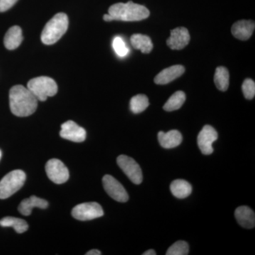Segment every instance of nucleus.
I'll use <instances>...</instances> for the list:
<instances>
[{
  "mask_svg": "<svg viewBox=\"0 0 255 255\" xmlns=\"http://www.w3.org/2000/svg\"><path fill=\"white\" fill-rule=\"evenodd\" d=\"M11 113L18 117H26L36 112L38 100L27 87L16 85L9 91Z\"/></svg>",
  "mask_w": 255,
  "mask_h": 255,
  "instance_id": "f257e3e1",
  "label": "nucleus"
},
{
  "mask_svg": "<svg viewBox=\"0 0 255 255\" xmlns=\"http://www.w3.org/2000/svg\"><path fill=\"white\" fill-rule=\"evenodd\" d=\"M109 14L117 21H137L148 17L150 11L145 6L130 1L112 5L109 9Z\"/></svg>",
  "mask_w": 255,
  "mask_h": 255,
  "instance_id": "f03ea898",
  "label": "nucleus"
},
{
  "mask_svg": "<svg viewBox=\"0 0 255 255\" xmlns=\"http://www.w3.org/2000/svg\"><path fill=\"white\" fill-rule=\"evenodd\" d=\"M68 18L64 13L55 14L46 23L41 33V41L46 45H52L59 41L68 28Z\"/></svg>",
  "mask_w": 255,
  "mask_h": 255,
  "instance_id": "7ed1b4c3",
  "label": "nucleus"
},
{
  "mask_svg": "<svg viewBox=\"0 0 255 255\" xmlns=\"http://www.w3.org/2000/svg\"><path fill=\"white\" fill-rule=\"evenodd\" d=\"M27 88L37 100L44 102L48 97H53L58 92V86L53 79L48 77H38L28 82Z\"/></svg>",
  "mask_w": 255,
  "mask_h": 255,
  "instance_id": "20e7f679",
  "label": "nucleus"
},
{
  "mask_svg": "<svg viewBox=\"0 0 255 255\" xmlns=\"http://www.w3.org/2000/svg\"><path fill=\"white\" fill-rule=\"evenodd\" d=\"M26 174L16 169L5 175L0 181V199H7L19 190L26 181Z\"/></svg>",
  "mask_w": 255,
  "mask_h": 255,
  "instance_id": "39448f33",
  "label": "nucleus"
},
{
  "mask_svg": "<svg viewBox=\"0 0 255 255\" xmlns=\"http://www.w3.org/2000/svg\"><path fill=\"white\" fill-rule=\"evenodd\" d=\"M72 216L79 221H90L103 216L104 211L98 203H83L73 208Z\"/></svg>",
  "mask_w": 255,
  "mask_h": 255,
  "instance_id": "423d86ee",
  "label": "nucleus"
},
{
  "mask_svg": "<svg viewBox=\"0 0 255 255\" xmlns=\"http://www.w3.org/2000/svg\"><path fill=\"white\" fill-rule=\"evenodd\" d=\"M117 164L126 175L135 184H141L142 173L139 164L131 157L122 155L117 158Z\"/></svg>",
  "mask_w": 255,
  "mask_h": 255,
  "instance_id": "0eeeda50",
  "label": "nucleus"
},
{
  "mask_svg": "<svg viewBox=\"0 0 255 255\" xmlns=\"http://www.w3.org/2000/svg\"><path fill=\"white\" fill-rule=\"evenodd\" d=\"M46 172L50 180L57 184L66 182L70 177L68 169L58 159H51L47 162Z\"/></svg>",
  "mask_w": 255,
  "mask_h": 255,
  "instance_id": "6e6552de",
  "label": "nucleus"
},
{
  "mask_svg": "<svg viewBox=\"0 0 255 255\" xmlns=\"http://www.w3.org/2000/svg\"><path fill=\"white\" fill-rule=\"evenodd\" d=\"M102 182L106 192L114 200L118 202H127L128 200L127 190L117 179L107 174L102 179Z\"/></svg>",
  "mask_w": 255,
  "mask_h": 255,
  "instance_id": "1a4fd4ad",
  "label": "nucleus"
},
{
  "mask_svg": "<svg viewBox=\"0 0 255 255\" xmlns=\"http://www.w3.org/2000/svg\"><path fill=\"white\" fill-rule=\"evenodd\" d=\"M218 139V132L214 128L206 125L198 135L197 142L201 152L204 155H209L214 152L213 143Z\"/></svg>",
  "mask_w": 255,
  "mask_h": 255,
  "instance_id": "9d476101",
  "label": "nucleus"
},
{
  "mask_svg": "<svg viewBox=\"0 0 255 255\" xmlns=\"http://www.w3.org/2000/svg\"><path fill=\"white\" fill-rule=\"evenodd\" d=\"M60 135L70 141L81 142L86 139L87 132L83 128L79 127L75 122L68 121L62 124Z\"/></svg>",
  "mask_w": 255,
  "mask_h": 255,
  "instance_id": "9b49d317",
  "label": "nucleus"
},
{
  "mask_svg": "<svg viewBox=\"0 0 255 255\" xmlns=\"http://www.w3.org/2000/svg\"><path fill=\"white\" fill-rule=\"evenodd\" d=\"M190 41V35L187 28L179 27L171 31L170 36L167 40V46L172 50L183 49Z\"/></svg>",
  "mask_w": 255,
  "mask_h": 255,
  "instance_id": "f8f14e48",
  "label": "nucleus"
},
{
  "mask_svg": "<svg viewBox=\"0 0 255 255\" xmlns=\"http://www.w3.org/2000/svg\"><path fill=\"white\" fill-rule=\"evenodd\" d=\"M255 28V22L251 20H241L233 25L231 32L233 36L241 41L251 38Z\"/></svg>",
  "mask_w": 255,
  "mask_h": 255,
  "instance_id": "ddd939ff",
  "label": "nucleus"
},
{
  "mask_svg": "<svg viewBox=\"0 0 255 255\" xmlns=\"http://www.w3.org/2000/svg\"><path fill=\"white\" fill-rule=\"evenodd\" d=\"M184 71H185V69L182 65H173L168 68L164 69L158 75H156L154 81L157 85H166V84H168L179 78L181 75H183Z\"/></svg>",
  "mask_w": 255,
  "mask_h": 255,
  "instance_id": "4468645a",
  "label": "nucleus"
},
{
  "mask_svg": "<svg viewBox=\"0 0 255 255\" xmlns=\"http://www.w3.org/2000/svg\"><path fill=\"white\" fill-rule=\"evenodd\" d=\"M48 206V201L36 196H30L28 199L21 201L18 210L23 216H28L31 214L32 210L34 208L45 209Z\"/></svg>",
  "mask_w": 255,
  "mask_h": 255,
  "instance_id": "2eb2a0df",
  "label": "nucleus"
},
{
  "mask_svg": "<svg viewBox=\"0 0 255 255\" xmlns=\"http://www.w3.org/2000/svg\"><path fill=\"white\" fill-rule=\"evenodd\" d=\"M235 216L238 223L245 228L251 229L255 226L254 211L248 206H240L235 211Z\"/></svg>",
  "mask_w": 255,
  "mask_h": 255,
  "instance_id": "dca6fc26",
  "label": "nucleus"
},
{
  "mask_svg": "<svg viewBox=\"0 0 255 255\" xmlns=\"http://www.w3.org/2000/svg\"><path fill=\"white\" fill-rule=\"evenodd\" d=\"M158 140L163 148L171 149L177 147L182 143V135L177 130H169L167 132H159Z\"/></svg>",
  "mask_w": 255,
  "mask_h": 255,
  "instance_id": "f3484780",
  "label": "nucleus"
},
{
  "mask_svg": "<svg viewBox=\"0 0 255 255\" xmlns=\"http://www.w3.org/2000/svg\"><path fill=\"white\" fill-rule=\"evenodd\" d=\"M23 41L22 31L18 26L10 28L5 34L4 43L8 50H14L21 45Z\"/></svg>",
  "mask_w": 255,
  "mask_h": 255,
  "instance_id": "a211bd4d",
  "label": "nucleus"
},
{
  "mask_svg": "<svg viewBox=\"0 0 255 255\" xmlns=\"http://www.w3.org/2000/svg\"><path fill=\"white\" fill-rule=\"evenodd\" d=\"M172 194L178 199H184L190 195L192 187L189 182L184 179H176L170 185Z\"/></svg>",
  "mask_w": 255,
  "mask_h": 255,
  "instance_id": "6ab92c4d",
  "label": "nucleus"
},
{
  "mask_svg": "<svg viewBox=\"0 0 255 255\" xmlns=\"http://www.w3.org/2000/svg\"><path fill=\"white\" fill-rule=\"evenodd\" d=\"M132 46L134 48L141 50L142 53H150L153 48L152 41L146 35L134 34L130 38Z\"/></svg>",
  "mask_w": 255,
  "mask_h": 255,
  "instance_id": "aec40b11",
  "label": "nucleus"
},
{
  "mask_svg": "<svg viewBox=\"0 0 255 255\" xmlns=\"http://www.w3.org/2000/svg\"><path fill=\"white\" fill-rule=\"evenodd\" d=\"M0 226L1 227L14 228L15 231L19 234L26 232L28 228L26 221L15 217H5L0 220Z\"/></svg>",
  "mask_w": 255,
  "mask_h": 255,
  "instance_id": "412c9836",
  "label": "nucleus"
},
{
  "mask_svg": "<svg viewBox=\"0 0 255 255\" xmlns=\"http://www.w3.org/2000/svg\"><path fill=\"white\" fill-rule=\"evenodd\" d=\"M229 73L227 68L219 67L216 68L214 75V82L216 87L221 91L225 92L229 86Z\"/></svg>",
  "mask_w": 255,
  "mask_h": 255,
  "instance_id": "4be33fe9",
  "label": "nucleus"
},
{
  "mask_svg": "<svg viewBox=\"0 0 255 255\" xmlns=\"http://www.w3.org/2000/svg\"><path fill=\"white\" fill-rule=\"evenodd\" d=\"M186 100V95L182 91H177L171 96L164 105V110L167 112H173L179 110L184 105Z\"/></svg>",
  "mask_w": 255,
  "mask_h": 255,
  "instance_id": "5701e85b",
  "label": "nucleus"
},
{
  "mask_svg": "<svg viewBox=\"0 0 255 255\" xmlns=\"http://www.w3.org/2000/svg\"><path fill=\"white\" fill-rule=\"evenodd\" d=\"M149 100L147 96L137 95L132 97L130 102V109L133 114H140L148 107Z\"/></svg>",
  "mask_w": 255,
  "mask_h": 255,
  "instance_id": "b1692460",
  "label": "nucleus"
},
{
  "mask_svg": "<svg viewBox=\"0 0 255 255\" xmlns=\"http://www.w3.org/2000/svg\"><path fill=\"white\" fill-rule=\"evenodd\" d=\"M189 245L185 241H177L172 246L169 247L166 255H187L189 254Z\"/></svg>",
  "mask_w": 255,
  "mask_h": 255,
  "instance_id": "393cba45",
  "label": "nucleus"
},
{
  "mask_svg": "<svg viewBox=\"0 0 255 255\" xmlns=\"http://www.w3.org/2000/svg\"><path fill=\"white\" fill-rule=\"evenodd\" d=\"M113 48L115 50L116 53L119 55V57L127 56L128 53V48L126 46L125 42L122 39L121 37H116L113 41Z\"/></svg>",
  "mask_w": 255,
  "mask_h": 255,
  "instance_id": "a878e982",
  "label": "nucleus"
},
{
  "mask_svg": "<svg viewBox=\"0 0 255 255\" xmlns=\"http://www.w3.org/2000/svg\"><path fill=\"white\" fill-rule=\"evenodd\" d=\"M245 97L248 100H253L255 95V83L251 79H246L242 86Z\"/></svg>",
  "mask_w": 255,
  "mask_h": 255,
  "instance_id": "bb28decb",
  "label": "nucleus"
},
{
  "mask_svg": "<svg viewBox=\"0 0 255 255\" xmlns=\"http://www.w3.org/2000/svg\"><path fill=\"white\" fill-rule=\"evenodd\" d=\"M18 0H0V12L7 11L12 7Z\"/></svg>",
  "mask_w": 255,
  "mask_h": 255,
  "instance_id": "cd10ccee",
  "label": "nucleus"
},
{
  "mask_svg": "<svg viewBox=\"0 0 255 255\" xmlns=\"http://www.w3.org/2000/svg\"><path fill=\"white\" fill-rule=\"evenodd\" d=\"M102 255L100 251L98 250H92V251H89L86 253V255Z\"/></svg>",
  "mask_w": 255,
  "mask_h": 255,
  "instance_id": "c85d7f7f",
  "label": "nucleus"
},
{
  "mask_svg": "<svg viewBox=\"0 0 255 255\" xmlns=\"http://www.w3.org/2000/svg\"><path fill=\"white\" fill-rule=\"evenodd\" d=\"M104 20L106 21H114V18L112 15L110 14L104 15Z\"/></svg>",
  "mask_w": 255,
  "mask_h": 255,
  "instance_id": "c756f323",
  "label": "nucleus"
},
{
  "mask_svg": "<svg viewBox=\"0 0 255 255\" xmlns=\"http://www.w3.org/2000/svg\"><path fill=\"white\" fill-rule=\"evenodd\" d=\"M157 253H155L153 250H149V251L145 252L142 255H156Z\"/></svg>",
  "mask_w": 255,
  "mask_h": 255,
  "instance_id": "7c9ffc66",
  "label": "nucleus"
},
{
  "mask_svg": "<svg viewBox=\"0 0 255 255\" xmlns=\"http://www.w3.org/2000/svg\"><path fill=\"white\" fill-rule=\"evenodd\" d=\"M1 150H0V159H1Z\"/></svg>",
  "mask_w": 255,
  "mask_h": 255,
  "instance_id": "2f4dec72",
  "label": "nucleus"
}]
</instances>
